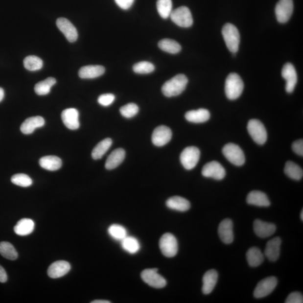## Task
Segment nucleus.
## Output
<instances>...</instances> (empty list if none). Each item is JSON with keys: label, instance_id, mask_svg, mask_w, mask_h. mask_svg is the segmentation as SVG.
I'll return each instance as SVG.
<instances>
[{"label": "nucleus", "instance_id": "6ab92c4d", "mask_svg": "<svg viewBox=\"0 0 303 303\" xmlns=\"http://www.w3.org/2000/svg\"><path fill=\"white\" fill-rule=\"evenodd\" d=\"M281 245V239L279 237H276L268 241L264 250V255L270 261L275 262L279 258Z\"/></svg>", "mask_w": 303, "mask_h": 303}, {"label": "nucleus", "instance_id": "20e7f679", "mask_svg": "<svg viewBox=\"0 0 303 303\" xmlns=\"http://www.w3.org/2000/svg\"><path fill=\"white\" fill-rule=\"evenodd\" d=\"M222 153L226 159L235 166L243 165L245 162L244 153L238 145L230 143L225 145Z\"/></svg>", "mask_w": 303, "mask_h": 303}, {"label": "nucleus", "instance_id": "4be33fe9", "mask_svg": "<svg viewBox=\"0 0 303 303\" xmlns=\"http://www.w3.org/2000/svg\"><path fill=\"white\" fill-rule=\"evenodd\" d=\"M218 275L217 272L214 270H210L206 272L203 278L202 292L205 295L212 293L215 287Z\"/></svg>", "mask_w": 303, "mask_h": 303}, {"label": "nucleus", "instance_id": "4c0bfd02", "mask_svg": "<svg viewBox=\"0 0 303 303\" xmlns=\"http://www.w3.org/2000/svg\"><path fill=\"white\" fill-rule=\"evenodd\" d=\"M109 234L112 238L117 241H121L128 236L126 229L120 225L113 224L108 229Z\"/></svg>", "mask_w": 303, "mask_h": 303}, {"label": "nucleus", "instance_id": "49530a36", "mask_svg": "<svg viewBox=\"0 0 303 303\" xmlns=\"http://www.w3.org/2000/svg\"><path fill=\"white\" fill-rule=\"evenodd\" d=\"M135 0H115L117 4L123 10H128L133 5Z\"/></svg>", "mask_w": 303, "mask_h": 303}, {"label": "nucleus", "instance_id": "7ed1b4c3", "mask_svg": "<svg viewBox=\"0 0 303 303\" xmlns=\"http://www.w3.org/2000/svg\"><path fill=\"white\" fill-rule=\"evenodd\" d=\"M222 34L229 50L235 53L239 50L240 37L238 29L234 25L227 23L222 28Z\"/></svg>", "mask_w": 303, "mask_h": 303}, {"label": "nucleus", "instance_id": "ea45409f", "mask_svg": "<svg viewBox=\"0 0 303 303\" xmlns=\"http://www.w3.org/2000/svg\"><path fill=\"white\" fill-rule=\"evenodd\" d=\"M133 71L137 74H144L151 73L155 70L154 65L148 61H141L134 65Z\"/></svg>", "mask_w": 303, "mask_h": 303}, {"label": "nucleus", "instance_id": "a211bd4d", "mask_svg": "<svg viewBox=\"0 0 303 303\" xmlns=\"http://www.w3.org/2000/svg\"><path fill=\"white\" fill-rule=\"evenodd\" d=\"M71 269L70 263L65 260H58L51 264L47 274L49 278L57 279L67 275Z\"/></svg>", "mask_w": 303, "mask_h": 303}, {"label": "nucleus", "instance_id": "4468645a", "mask_svg": "<svg viewBox=\"0 0 303 303\" xmlns=\"http://www.w3.org/2000/svg\"><path fill=\"white\" fill-rule=\"evenodd\" d=\"M56 25L69 42L72 43L77 40L78 37L77 30L67 19L59 18L56 21Z\"/></svg>", "mask_w": 303, "mask_h": 303}, {"label": "nucleus", "instance_id": "2f4dec72", "mask_svg": "<svg viewBox=\"0 0 303 303\" xmlns=\"http://www.w3.org/2000/svg\"><path fill=\"white\" fill-rule=\"evenodd\" d=\"M112 144L113 141L109 138L101 141L92 151V158L95 160L101 159L109 150Z\"/></svg>", "mask_w": 303, "mask_h": 303}, {"label": "nucleus", "instance_id": "cd10ccee", "mask_svg": "<svg viewBox=\"0 0 303 303\" xmlns=\"http://www.w3.org/2000/svg\"><path fill=\"white\" fill-rule=\"evenodd\" d=\"M40 166L48 171H56L62 166V161L55 156H47L42 157L40 160Z\"/></svg>", "mask_w": 303, "mask_h": 303}, {"label": "nucleus", "instance_id": "e433bc0d", "mask_svg": "<svg viewBox=\"0 0 303 303\" xmlns=\"http://www.w3.org/2000/svg\"><path fill=\"white\" fill-rule=\"evenodd\" d=\"M43 61L36 56H28L24 60V66L29 71L39 70L43 67Z\"/></svg>", "mask_w": 303, "mask_h": 303}, {"label": "nucleus", "instance_id": "dca6fc26", "mask_svg": "<svg viewBox=\"0 0 303 303\" xmlns=\"http://www.w3.org/2000/svg\"><path fill=\"white\" fill-rule=\"evenodd\" d=\"M218 233L222 242L226 244L233 243V232L232 221L228 218L222 221L218 226Z\"/></svg>", "mask_w": 303, "mask_h": 303}, {"label": "nucleus", "instance_id": "9d476101", "mask_svg": "<svg viewBox=\"0 0 303 303\" xmlns=\"http://www.w3.org/2000/svg\"><path fill=\"white\" fill-rule=\"evenodd\" d=\"M294 10L293 0H280L276 6L275 14L279 23L288 22Z\"/></svg>", "mask_w": 303, "mask_h": 303}, {"label": "nucleus", "instance_id": "f3484780", "mask_svg": "<svg viewBox=\"0 0 303 303\" xmlns=\"http://www.w3.org/2000/svg\"><path fill=\"white\" fill-rule=\"evenodd\" d=\"M79 112L75 109L70 108L65 110L61 114L63 123L70 130H76L79 128Z\"/></svg>", "mask_w": 303, "mask_h": 303}, {"label": "nucleus", "instance_id": "f03ea898", "mask_svg": "<svg viewBox=\"0 0 303 303\" xmlns=\"http://www.w3.org/2000/svg\"><path fill=\"white\" fill-rule=\"evenodd\" d=\"M244 90V83L240 76L236 73L230 74L225 82L226 96L231 100L238 98Z\"/></svg>", "mask_w": 303, "mask_h": 303}, {"label": "nucleus", "instance_id": "c756f323", "mask_svg": "<svg viewBox=\"0 0 303 303\" xmlns=\"http://www.w3.org/2000/svg\"><path fill=\"white\" fill-rule=\"evenodd\" d=\"M247 259L249 266L252 267L259 266L264 260V255L260 249L252 247L247 253Z\"/></svg>", "mask_w": 303, "mask_h": 303}, {"label": "nucleus", "instance_id": "c03bdc74", "mask_svg": "<svg viewBox=\"0 0 303 303\" xmlns=\"http://www.w3.org/2000/svg\"><path fill=\"white\" fill-rule=\"evenodd\" d=\"M286 303H303V295L301 293H291L287 297L285 302Z\"/></svg>", "mask_w": 303, "mask_h": 303}, {"label": "nucleus", "instance_id": "a878e982", "mask_svg": "<svg viewBox=\"0 0 303 303\" xmlns=\"http://www.w3.org/2000/svg\"><path fill=\"white\" fill-rule=\"evenodd\" d=\"M168 208L180 212H186L190 208V203L186 198L179 196L172 197L166 203Z\"/></svg>", "mask_w": 303, "mask_h": 303}, {"label": "nucleus", "instance_id": "473e14b6", "mask_svg": "<svg viewBox=\"0 0 303 303\" xmlns=\"http://www.w3.org/2000/svg\"><path fill=\"white\" fill-rule=\"evenodd\" d=\"M159 47L163 51L171 54H176L181 51V46L178 42L171 39H163L159 42Z\"/></svg>", "mask_w": 303, "mask_h": 303}, {"label": "nucleus", "instance_id": "3c124183", "mask_svg": "<svg viewBox=\"0 0 303 303\" xmlns=\"http://www.w3.org/2000/svg\"><path fill=\"white\" fill-rule=\"evenodd\" d=\"M301 218L302 221H303V210H302L301 212Z\"/></svg>", "mask_w": 303, "mask_h": 303}, {"label": "nucleus", "instance_id": "de8ad7c7", "mask_svg": "<svg viewBox=\"0 0 303 303\" xmlns=\"http://www.w3.org/2000/svg\"><path fill=\"white\" fill-rule=\"evenodd\" d=\"M7 280L6 272L1 265H0V282L4 283Z\"/></svg>", "mask_w": 303, "mask_h": 303}, {"label": "nucleus", "instance_id": "72a5a7b5", "mask_svg": "<svg viewBox=\"0 0 303 303\" xmlns=\"http://www.w3.org/2000/svg\"><path fill=\"white\" fill-rule=\"evenodd\" d=\"M284 172L288 177L293 180H299L303 178L302 168L292 161H287L286 163Z\"/></svg>", "mask_w": 303, "mask_h": 303}, {"label": "nucleus", "instance_id": "1a4fd4ad", "mask_svg": "<svg viewBox=\"0 0 303 303\" xmlns=\"http://www.w3.org/2000/svg\"><path fill=\"white\" fill-rule=\"evenodd\" d=\"M141 278L144 282L154 288H163L166 285L165 279L158 273V270L156 268L144 270L141 272Z\"/></svg>", "mask_w": 303, "mask_h": 303}, {"label": "nucleus", "instance_id": "0eeeda50", "mask_svg": "<svg viewBox=\"0 0 303 303\" xmlns=\"http://www.w3.org/2000/svg\"><path fill=\"white\" fill-rule=\"evenodd\" d=\"M247 129L252 139L256 143L262 145L266 143L267 133L262 122L256 119L249 120Z\"/></svg>", "mask_w": 303, "mask_h": 303}, {"label": "nucleus", "instance_id": "7c9ffc66", "mask_svg": "<svg viewBox=\"0 0 303 303\" xmlns=\"http://www.w3.org/2000/svg\"><path fill=\"white\" fill-rule=\"evenodd\" d=\"M121 245L125 251L134 255L140 251V245L136 237L127 236L121 241Z\"/></svg>", "mask_w": 303, "mask_h": 303}, {"label": "nucleus", "instance_id": "37998d69", "mask_svg": "<svg viewBox=\"0 0 303 303\" xmlns=\"http://www.w3.org/2000/svg\"><path fill=\"white\" fill-rule=\"evenodd\" d=\"M115 99V96L113 94H103L98 97V102L103 106H109L112 104Z\"/></svg>", "mask_w": 303, "mask_h": 303}, {"label": "nucleus", "instance_id": "79ce46f5", "mask_svg": "<svg viewBox=\"0 0 303 303\" xmlns=\"http://www.w3.org/2000/svg\"><path fill=\"white\" fill-rule=\"evenodd\" d=\"M139 111V107L135 103H130L122 106L120 109L121 114L126 118H131L136 116Z\"/></svg>", "mask_w": 303, "mask_h": 303}, {"label": "nucleus", "instance_id": "f704fd0d", "mask_svg": "<svg viewBox=\"0 0 303 303\" xmlns=\"http://www.w3.org/2000/svg\"><path fill=\"white\" fill-rule=\"evenodd\" d=\"M56 83V80L54 78H48L38 83L34 87V91L38 95H44L50 92L52 86Z\"/></svg>", "mask_w": 303, "mask_h": 303}, {"label": "nucleus", "instance_id": "f8f14e48", "mask_svg": "<svg viewBox=\"0 0 303 303\" xmlns=\"http://www.w3.org/2000/svg\"><path fill=\"white\" fill-rule=\"evenodd\" d=\"M202 174L205 177L220 180L225 177L226 171L219 163L213 161L205 164L202 168Z\"/></svg>", "mask_w": 303, "mask_h": 303}, {"label": "nucleus", "instance_id": "b1692460", "mask_svg": "<svg viewBox=\"0 0 303 303\" xmlns=\"http://www.w3.org/2000/svg\"><path fill=\"white\" fill-rule=\"evenodd\" d=\"M247 202L249 205L258 207L270 206V201L267 195L260 191L255 190L249 193L247 198Z\"/></svg>", "mask_w": 303, "mask_h": 303}, {"label": "nucleus", "instance_id": "39448f33", "mask_svg": "<svg viewBox=\"0 0 303 303\" xmlns=\"http://www.w3.org/2000/svg\"><path fill=\"white\" fill-rule=\"evenodd\" d=\"M170 18L175 24L183 28H189L192 25L193 19L189 8L181 6L172 11Z\"/></svg>", "mask_w": 303, "mask_h": 303}, {"label": "nucleus", "instance_id": "6e6552de", "mask_svg": "<svg viewBox=\"0 0 303 303\" xmlns=\"http://www.w3.org/2000/svg\"><path fill=\"white\" fill-rule=\"evenodd\" d=\"M200 156V151L197 147H187L184 149L180 155V161L186 169L191 170L196 166Z\"/></svg>", "mask_w": 303, "mask_h": 303}, {"label": "nucleus", "instance_id": "5701e85b", "mask_svg": "<svg viewBox=\"0 0 303 303\" xmlns=\"http://www.w3.org/2000/svg\"><path fill=\"white\" fill-rule=\"evenodd\" d=\"M45 124L44 118L41 117L28 118L21 126V132L24 134H30L34 132L37 128L44 126Z\"/></svg>", "mask_w": 303, "mask_h": 303}, {"label": "nucleus", "instance_id": "2eb2a0df", "mask_svg": "<svg viewBox=\"0 0 303 303\" xmlns=\"http://www.w3.org/2000/svg\"><path fill=\"white\" fill-rule=\"evenodd\" d=\"M283 78L286 80V91L287 93H292L297 83V71L293 64L286 63L283 66L281 72Z\"/></svg>", "mask_w": 303, "mask_h": 303}, {"label": "nucleus", "instance_id": "58836bf2", "mask_svg": "<svg viewBox=\"0 0 303 303\" xmlns=\"http://www.w3.org/2000/svg\"><path fill=\"white\" fill-rule=\"evenodd\" d=\"M172 3L171 0H157V9L160 17L167 19L172 12Z\"/></svg>", "mask_w": 303, "mask_h": 303}, {"label": "nucleus", "instance_id": "412c9836", "mask_svg": "<svg viewBox=\"0 0 303 303\" xmlns=\"http://www.w3.org/2000/svg\"><path fill=\"white\" fill-rule=\"evenodd\" d=\"M105 68L101 65H87L80 69L78 74L82 79H94L105 73Z\"/></svg>", "mask_w": 303, "mask_h": 303}, {"label": "nucleus", "instance_id": "ddd939ff", "mask_svg": "<svg viewBox=\"0 0 303 303\" xmlns=\"http://www.w3.org/2000/svg\"><path fill=\"white\" fill-rule=\"evenodd\" d=\"M172 132L166 126L161 125L153 131L152 141L153 144L157 147H163L171 140Z\"/></svg>", "mask_w": 303, "mask_h": 303}, {"label": "nucleus", "instance_id": "a19ab883", "mask_svg": "<svg viewBox=\"0 0 303 303\" xmlns=\"http://www.w3.org/2000/svg\"><path fill=\"white\" fill-rule=\"evenodd\" d=\"M11 181L15 185L22 187H28L32 185V180L29 176L24 174H17L13 175Z\"/></svg>", "mask_w": 303, "mask_h": 303}, {"label": "nucleus", "instance_id": "bb28decb", "mask_svg": "<svg viewBox=\"0 0 303 303\" xmlns=\"http://www.w3.org/2000/svg\"><path fill=\"white\" fill-rule=\"evenodd\" d=\"M185 117L187 121L193 123H202L210 119V113L209 110L200 109L187 111Z\"/></svg>", "mask_w": 303, "mask_h": 303}, {"label": "nucleus", "instance_id": "8fccbe9b", "mask_svg": "<svg viewBox=\"0 0 303 303\" xmlns=\"http://www.w3.org/2000/svg\"><path fill=\"white\" fill-rule=\"evenodd\" d=\"M92 303H110L111 302L105 300H95L91 302Z\"/></svg>", "mask_w": 303, "mask_h": 303}, {"label": "nucleus", "instance_id": "c9c22d12", "mask_svg": "<svg viewBox=\"0 0 303 303\" xmlns=\"http://www.w3.org/2000/svg\"><path fill=\"white\" fill-rule=\"evenodd\" d=\"M0 254L3 257L14 260L18 258V254L12 244L6 241L0 243Z\"/></svg>", "mask_w": 303, "mask_h": 303}, {"label": "nucleus", "instance_id": "9b49d317", "mask_svg": "<svg viewBox=\"0 0 303 303\" xmlns=\"http://www.w3.org/2000/svg\"><path fill=\"white\" fill-rule=\"evenodd\" d=\"M278 282L277 278L274 276L264 279L256 287L254 297L258 299L267 297L275 290Z\"/></svg>", "mask_w": 303, "mask_h": 303}, {"label": "nucleus", "instance_id": "f257e3e1", "mask_svg": "<svg viewBox=\"0 0 303 303\" xmlns=\"http://www.w3.org/2000/svg\"><path fill=\"white\" fill-rule=\"evenodd\" d=\"M188 79L184 74H178L164 83L162 87L164 95L167 97L177 96L186 90Z\"/></svg>", "mask_w": 303, "mask_h": 303}, {"label": "nucleus", "instance_id": "aec40b11", "mask_svg": "<svg viewBox=\"0 0 303 303\" xmlns=\"http://www.w3.org/2000/svg\"><path fill=\"white\" fill-rule=\"evenodd\" d=\"M253 229L256 235L261 238H266L274 234L276 230L275 225L260 220H256L253 224Z\"/></svg>", "mask_w": 303, "mask_h": 303}, {"label": "nucleus", "instance_id": "a18cd8bd", "mask_svg": "<svg viewBox=\"0 0 303 303\" xmlns=\"http://www.w3.org/2000/svg\"><path fill=\"white\" fill-rule=\"evenodd\" d=\"M293 150L297 155L303 156V140H299L297 141H295L292 145Z\"/></svg>", "mask_w": 303, "mask_h": 303}, {"label": "nucleus", "instance_id": "393cba45", "mask_svg": "<svg viewBox=\"0 0 303 303\" xmlns=\"http://www.w3.org/2000/svg\"><path fill=\"white\" fill-rule=\"evenodd\" d=\"M125 157V152L122 148L115 149L107 158L105 167L107 170H113L119 166L124 161Z\"/></svg>", "mask_w": 303, "mask_h": 303}, {"label": "nucleus", "instance_id": "09e8293b", "mask_svg": "<svg viewBox=\"0 0 303 303\" xmlns=\"http://www.w3.org/2000/svg\"><path fill=\"white\" fill-rule=\"evenodd\" d=\"M3 97H4V91L2 88H0V102L2 101Z\"/></svg>", "mask_w": 303, "mask_h": 303}, {"label": "nucleus", "instance_id": "423d86ee", "mask_svg": "<svg viewBox=\"0 0 303 303\" xmlns=\"http://www.w3.org/2000/svg\"><path fill=\"white\" fill-rule=\"evenodd\" d=\"M159 245L161 252L166 257H173L177 255L178 252V240L172 233H164L161 237Z\"/></svg>", "mask_w": 303, "mask_h": 303}, {"label": "nucleus", "instance_id": "c85d7f7f", "mask_svg": "<svg viewBox=\"0 0 303 303\" xmlns=\"http://www.w3.org/2000/svg\"><path fill=\"white\" fill-rule=\"evenodd\" d=\"M34 229V222L29 218H23L19 220L14 227V232L17 235L26 236L30 234Z\"/></svg>", "mask_w": 303, "mask_h": 303}]
</instances>
